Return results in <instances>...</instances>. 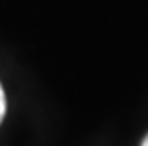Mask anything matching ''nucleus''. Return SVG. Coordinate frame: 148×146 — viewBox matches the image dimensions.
Here are the masks:
<instances>
[{
    "mask_svg": "<svg viewBox=\"0 0 148 146\" xmlns=\"http://www.w3.org/2000/svg\"><path fill=\"white\" fill-rule=\"evenodd\" d=\"M4 114H6V95L2 89V84H0V123L4 120Z\"/></svg>",
    "mask_w": 148,
    "mask_h": 146,
    "instance_id": "1",
    "label": "nucleus"
},
{
    "mask_svg": "<svg viewBox=\"0 0 148 146\" xmlns=\"http://www.w3.org/2000/svg\"><path fill=\"white\" fill-rule=\"evenodd\" d=\"M140 146H148V135L144 137V141H143V144H140Z\"/></svg>",
    "mask_w": 148,
    "mask_h": 146,
    "instance_id": "2",
    "label": "nucleus"
}]
</instances>
